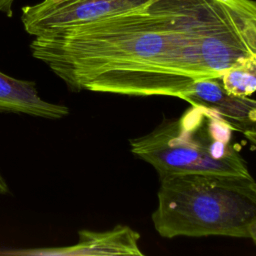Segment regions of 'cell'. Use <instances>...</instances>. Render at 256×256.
I'll return each instance as SVG.
<instances>
[{
  "instance_id": "14",
  "label": "cell",
  "mask_w": 256,
  "mask_h": 256,
  "mask_svg": "<svg viewBox=\"0 0 256 256\" xmlns=\"http://www.w3.org/2000/svg\"><path fill=\"white\" fill-rule=\"evenodd\" d=\"M252 188H253V190H254L255 193H256V182H255V181L252 183Z\"/></svg>"
},
{
  "instance_id": "8",
  "label": "cell",
  "mask_w": 256,
  "mask_h": 256,
  "mask_svg": "<svg viewBox=\"0 0 256 256\" xmlns=\"http://www.w3.org/2000/svg\"><path fill=\"white\" fill-rule=\"evenodd\" d=\"M221 82L227 92L239 97H249L256 92V53L226 70Z\"/></svg>"
},
{
  "instance_id": "9",
  "label": "cell",
  "mask_w": 256,
  "mask_h": 256,
  "mask_svg": "<svg viewBox=\"0 0 256 256\" xmlns=\"http://www.w3.org/2000/svg\"><path fill=\"white\" fill-rule=\"evenodd\" d=\"M234 12L243 16L256 19V0H216Z\"/></svg>"
},
{
  "instance_id": "10",
  "label": "cell",
  "mask_w": 256,
  "mask_h": 256,
  "mask_svg": "<svg viewBox=\"0 0 256 256\" xmlns=\"http://www.w3.org/2000/svg\"><path fill=\"white\" fill-rule=\"evenodd\" d=\"M15 0H0V12L11 17L12 16V5Z\"/></svg>"
},
{
  "instance_id": "11",
  "label": "cell",
  "mask_w": 256,
  "mask_h": 256,
  "mask_svg": "<svg viewBox=\"0 0 256 256\" xmlns=\"http://www.w3.org/2000/svg\"><path fill=\"white\" fill-rule=\"evenodd\" d=\"M243 134L246 137V139L256 147V128L245 130L243 131Z\"/></svg>"
},
{
  "instance_id": "5",
  "label": "cell",
  "mask_w": 256,
  "mask_h": 256,
  "mask_svg": "<svg viewBox=\"0 0 256 256\" xmlns=\"http://www.w3.org/2000/svg\"><path fill=\"white\" fill-rule=\"evenodd\" d=\"M180 99L191 105L203 106L215 111L235 130L243 132L256 128V100L230 94L223 87L220 77L194 82L183 92Z\"/></svg>"
},
{
  "instance_id": "1",
  "label": "cell",
  "mask_w": 256,
  "mask_h": 256,
  "mask_svg": "<svg viewBox=\"0 0 256 256\" xmlns=\"http://www.w3.org/2000/svg\"><path fill=\"white\" fill-rule=\"evenodd\" d=\"M30 49L75 92L180 98L194 82L222 75L202 19L182 0L37 36Z\"/></svg>"
},
{
  "instance_id": "3",
  "label": "cell",
  "mask_w": 256,
  "mask_h": 256,
  "mask_svg": "<svg viewBox=\"0 0 256 256\" xmlns=\"http://www.w3.org/2000/svg\"><path fill=\"white\" fill-rule=\"evenodd\" d=\"M234 130L215 111L191 105L179 118L166 119L150 133L131 139L130 148L160 178L177 174L251 178L244 158L232 143Z\"/></svg>"
},
{
  "instance_id": "13",
  "label": "cell",
  "mask_w": 256,
  "mask_h": 256,
  "mask_svg": "<svg viewBox=\"0 0 256 256\" xmlns=\"http://www.w3.org/2000/svg\"><path fill=\"white\" fill-rule=\"evenodd\" d=\"M249 238L256 244V220L253 221L249 227Z\"/></svg>"
},
{
  "instance_id": "2",
  "label": "cell",
  "mask_w": 256,
  "mask_h": 256,
  "mask_svg": "<svg viewBox=\"0 0 256 256\" xmlns=\"http://www.w3.org/2000/svg\"><path fill=\"white\" fill-rule=\"evenodd\" d=\"M254 181L253 177L214 174L161 177L152 214L154 228L164 238H249V227L256 220Z\"/></svg>"
},
{
  "instance_id": "4",
  "label": "cell",
  "mask_w": 256,
  "mask_h": 256,
  "mask_svg": "<svg viewBox=\"0 0 256 256\" xmlns=\"http://www.w3.org/2000/svg\"><path fill=\"white\" fill-rule=\"evenodd\" d=\"M156 0H42L22 8L25 31L34 36L86 24L119 13L145 9Z\"/></svg>"
},
{
  "instance_id": "6",
  "label": "cell",
  "mask_w": 256,
  "mask_h": 256,
  "mask_svg": "<svg viewBox=\"0 0 256 256\" xmlns=\"http://www.w3.org/2000/svg\"><path fill=\"white\" fill-rule=\"evenodd\" d=\"M79 240L68 247L31 251L37 255H136L143 256L139 246L140 234L126 225H117L103 232L81 230Z\"/></svg>"
},
{
  "instance_id": "12",
  "label": "cell",
  "mask_w": 256,
  "mask_h": 256,
  "mask_svg": "<svg viewBox=\"0 0 256 256\" xmlns=\"http://www.w3.org/2000/svg\"><path fill=\"white\" fill-rule=\"evenodd\" d=\"M7 193H9L8 185H7L5 179L3 178V176H2L1 173H0V195H2V194H7Z\"/></svg>"
},
{
  "instance_id": "7",
  "label": "cell",
  "mask_w": 256,
  "mask_h": 256,
  "mask_svg": "<svg viewBox=\"0 0 256 256\" xmlns=\"http://www.w3.org/2000/svg\"><path fill=\"white\" fill-rule=\"evenodd\" d=\"M0 112L55 120L68 115L69 109L65 105L43 100L34 81L16 79L0 71Z\"/></svg>"
}]
</instances>
